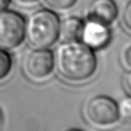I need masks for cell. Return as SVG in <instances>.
<instances>
[{
    "label": "cell",
    "mask_w": 131,
    "mask_h": 131,
    "mask_svg": "<svg viewBox=\"0 0 131 131\" xmlns=\"http://www.w3.org/2000/svg\"><path fill=\"white\" fill-rule=\"evenodd\" d=\"M54 63L63 79L76 83L91 78L98 65L94 50L79 40L60 44L56 50Z\"/></svg>",
    "instance_id": "6da1fadb"
},
{
    "label": "cell",
    "mask_w": 131,
    "mask_h": 131,
    "mask_svg": "<svg viewBox=\"0 0 131 131\" xmlns=\"http://www.w3.org/2000/svg\"><path fill=\"white\" fill-rule=\"evenodd\" d=\"M60 35V20L49 9L34 12L25 26V36L34 49H48L55 43Z\"/></svg>",
    "instance_id": "7a4b0ae2"
},
{
    "label": "cell",
    "mask_w": 131,
    "mask_h": 131,
    "mask_svg": "<svg viewBox=\"0 0 131 131\" xmlns=\"http://www.w3.org/2000/svg\"><path fill=\"white\" fill-rule=\"evenodd\" d=\"M25 22L20 14L11 10L0 11V49L11 50L23 43Z\"/></svg>",
    "instance_id": "3957f363"
},
{
    "label": "cell",
    "mask_w": 131,
    "mask_h": 131,
    "mask_svg": "<svg viewBox=\"0 0 131 131\" xmlns=\"http://www.w3.org/2000/svg\"><path fill=\"white\" fill-rule=\"evenodd\" d=\"M86 115L89 121L99 126H108L119 119L118 104L104 95L93 98L86 106Z\"/></svg>",
    "instance_id": "277c9868"
},
{
    "label": "cell",
    "mask_w": 131,
    "mask_h": 131,
    "mask_svg": "<svg viewBox=\"0 0 131 131\" xmlns=\"http://www.w3.org/2000/svg\"><path fill=\"white\" fill-rule=\"evenodd\" d=\"M54 66V56L50 50L36 49L29 52L24 60L26 74L34 80H42L49 76Z\"/></svg>",
    "instance_id": "5b68a950"
},
{
    "label": "cell",
    "mask_w": 131,
    "mask_h": 131,
    "mask_svg": "<svg viewBox=\"0 0 131 131\" xmlns=\"http://www.w3.org/2000/svg\"><path fill=\"white\" fill-rule=\"evenodd\" d=\"M110 39L111 30L108 25L91 19L84 22L80 40L91 49H104L110 43Z\"/></svg>",
    "instance_id": "8992f818"
},
{
    "label": "cell",
    "mask_w": 131,
    "mask_h": 131,
    "mask_svg": "<svg viewBox=\"0 0 131 131\" xmlns=\"http://www.w3.org/2000/svg\"><path fill=\"white\" fill-rule=\"evenodd\" d=\"M118 16V7L114 0H93L89 6L88 18L110 25Z\"/></svg>",
    "instance_id": "52a82bcc"
},
{
    "label": "cell",
    "mask_w": 131,
    "mask_h": 131,
    "mask_svg": "<svg viewBox=\"0 0 131 131\" xmlns=\"http://www.w3.org/2000/svg\"><path fill=\"white\" fill-rule=\"evenodd\" d=\"M84 22L78 17H69L60 24V34L66 41L80 40Z\"/></svg>",
    "instance_id": "ba28073f"
},
{
    "label": "cell",
    "mask_w": 131,
    "mask_h": 131,
    "mask_svg": "<svg viewBox=\"0 0 131 131\" xmlns=\"http://www.w3.org/2000/svg\"><path fill=\"white\" fill-rule=\"evenodd\" d=\"M12 69V59L10 55L4 49H0V81L9 74Z\"/></svg>",
    "instance_id": "9c48e42d"
},
{
    "label": "cell",
    "mask_w": 131,
    "mask_h": 131,
    "mask_svg": "<svg viewBox=\"0 0 131 131\" xmlns=\"http://www.w3.org/2000/svg\"><path fill=\"white\" fill-rule=\"evenodd\" d=\"M118 110H119V117L125 119H131V97L127 96L122 99L118 104Z\"/></svg>",
    "instance_id": "30bf717a"
},
{
    "label": "cell",
    "mask_w": 131,
    "mask_h": 131,
    "mask_svg": "<svg viewBox=\"0 0 131 131\" xmlns=\"http://www.w3.org/2000/svg\"><path fill=\"white\" fill-rule=\"evenodd\" d=\"M50 8L57 10L69 9L76 4L77 0H43Z\"/></svg>",
    "instance_id": "8fae6325"
},
{
    "label": "cell",
    "mask_w": 131,
    "mask_h": 131,
    "mask_svg": "<svg viewBox=\"0 0 131 131\" xmlns=\"http://www.w3.org/2000/svg\"><path fill=\"white\" fill-rule=\"evenodd\" d=\"M123 24L128 30L131 31V0L128 3L125 8H124L123 16Z\"/></svg>",
    "instance_id": "7c38bea8"
},
{
    "label": "cell",
    "mask_w": 131,
    "mask_h": 131,
    "mask_svg": "<svg viewBox=\"0 0 131 131\" xmlns=\"http://www.w3.org/2000/svg\"><path fill=\"white\" fill-rule=\"evenodd\" d=\"M124 63L129 67V68H131V46H129L125 49L124 53Z\"/></svg>",
    "instance_id": "4fadbf2b"
},
{
    "label": "cell",
    "mask_w": 131,
    "mask_h": 131,
    "mask_svg": "<svg viewBox=\"0 0 131 131\" xmlns=\"http://www.w3.org/2000/svg\"><path fill=\"white\" fill-rule=\"evenodd\" d=\"M11 0H0V11L5 10L10 4Z\"/></svg>",
    "instance_id": "5bb4252c"
},
{
    "label": "cell",
    "mask_w": 131,
    "mask_h": 131,
    "mask_svg": "<svg viewBox=\"0 0 131 131\" xmlns=\"http://www.w3.org/2000/svg\"><path fill=\"white\" fill-rule=\"evenodd\" d=\"M18 3H19L21 4H24V5H29V4H35L38 0H16Z\"/></svg>",
    "instance_id": "9a60e30c"
},
{
    "label": "cell",
    "mask_w": 131,
    "mask_h": 131,
    "mask_svg": "<svg viewBox=\"0 0 131 131\" xmlns=\"http://www.w3.org/2000/svg\"><path fill=\"white\" fill-rule=\"evenodd\" d=\"M126 84L128 86V88L129 89V90L131 91V71L126 77Z\"/></svg>",
    "instance_id": "2e32d148"
},
{
    "label": "cell",
    "mask_w": 131,
    "mask_h": 131,
    "mask_svg": "<svg viewBox=\"0 0 131 131\" xmlns=\"http://www.w3.org/2000/svg\"><path fill=\"white\" fill-rule=\"evenodd\" d=\"M68 131H82L80 129H69Z\"/></svg>",
    "instance_id": "e0dca14e"
}]
</instances>
